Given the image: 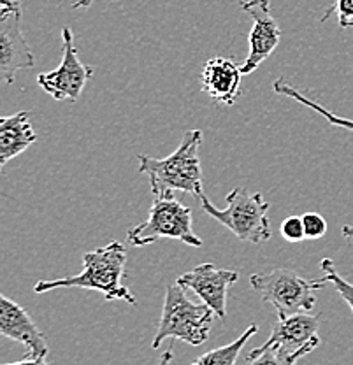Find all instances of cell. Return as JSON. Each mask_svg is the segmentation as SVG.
<instances>
[{"instance_id": "cell-25", "label": "cell", "mask_w": 353, "mask_h": 365, "mask_svg": "<svg viewBox=\"0 0 353 365\" xmlns=\"http://www.w3.org/2000/svg\"><path fill=\"white\" fill-rule=\"evenodd\" d=\"M174 349L169 348L167 351L164 353V355L160 356V362H158V365H170L173 364V359H174Z\"/></svg>"}, {"instance_id": "cell-4", "label": "cell", "mask_w": 353, "mask_h": 365, "mask_svg": "<svg viewBox=\"0 0 353 365\" xmlns=\"http://www.w3.org/2000/svg\"><path fill=\"white\" fill-rule=\"evenodd\" d=\"M199 200L204 212L216 220L220 225L229 228L239 241L260 245L271 239V222H269L271 204L260 192L250 193L246 188L237 186L227 195L225 209H216L204 193Z\"/></svg>"}, {"instance_id": "cell-13", "label": "cell", "mask_w": 353, "mask_h": 365, "mask_svg": "<svg viewBox=\"0 0 353 365\" xmlns=\"http://www.w3.org/2000/svg\"><path fill=\"white\" fill-rule=\"evenodd\" d=\"M241 67L225 56L208 60L203 68V91L218 104L232 106L241 95Z\"/></svg>"}, {"instance_id": "cell-17", "label": "cell", "mask_w": 353, "mask_h": 365, "mask_svg": "<svg viewBox=\"0 0 353 365\" xmlns=\"http://www.w3.org/2000/svg\"><path fill=\"white\" fill-rule=\"evenodd\" d=\"M307 351H288L283 346L264 342L253 349L246 359V365H295Z\"/></svg>"}, {"instance_id": "cell-10", "label": "cell", "mask_w": 353, "mask_h": 365, "mask_svg": "<svg viewBox=\"0 0 353 365\" xmlns=\"http://www.w3.org/2000/svg\"><path fill=\"white\" fill-rule=\"evenodd\" d=\"M36 66V58L21 34V14L0 16V76L6 85H13L16 74Z\"/></svg>"}, {"instance_id": "cell-9", "label": "cell", "mask_w": 353, "mask_h": 365, "mask_svg": "<svg viewBox=\"0 0 353 365\" xmlns=\"http://www.w3.org/2000/svg\"><path fill=\"white\" fill-rule=\"evenodd\" d=\"M235 281H239V272L230 269H216L213 264H200L187 274H181L176 279L181 287L195 292L204 304L215 311L220 319L227 318V294Z\"/></svg>"}, {"instance_id": "cell-20", "label": "cell", "mask_w": 353, "mask_h": 365, "mask_svg": "<svg viewBox=\"0 0 353 365\" xmlns=\"http://www.w3.org/2000/svg\"><path fill=\"white\" fill-rule=\"evenodd\" d=\"M282 235L288 242H301L306 239L305 223H302V216H288L282 223L280 228Z\"/></svg>"}, {"instance_id": "cell-3", "label": "cell", "mask_w": 353, "mask_h": 365, "mask_svg": "<svg viewBox=\"0 0 353 365\" xmlns=\"http://www.w3.org/2000/svg\"><path fill=\"white\" fill-rule=\"evenodd\" d=\"M185 290L187 288L180 283L167 287L160 323L151 342L153 349L160 348L165 339H180L192 346H200L210 337L215 311L208 304L190 300Z\"/></svg>"}, {"instance_id": "cell-14", "label": "cell", "mask_w": 353, "mask_h": 365, "mask_svg": "<svg viewBox=\"0 0 353 365\" xmlns=\"http://www.w3.org/2000/svg\"><path fill=\"white\" fill-rule=\"evenodd\" d=\"M37 140L30 123L29 113L20 111L13 116H6L0 121V167H6L9 160L20 157Z\"/></svg>"}, {"instance_id": "cell-1", "label": "cell", "mask_w": 353, "mask_h": 365, "mask_svg": "<svg viewBox=\"0 0 353 365\" xmlns=\"http://www.w3.org/2000/svg\"><path fill=\"white\" fill-rule=\"evenodd\" d=\"M125 267H127V250L121 242L113 241L104 248L86 251L83 255V271L78 276L39 281L34 287V292L41 295L56 288H85V290L101 292L106 300H125L135 306L138 299L131 288L123 284Z\"/></svg>"}, {"instance_id": "cell-21", "label": "cell", "mask_w": 353, "mask_h": 365, "mask_svg": "<svg viewBox=\"0 0 353 365\" xmlns=\"http://www.w3.org/2000/svg\"><path fill=\"white\" fill-rule=\"evenodd\" d=\"M302 223H305V232L307 239H318L325 235L327 232V222L322 215L318 212H306L302 215Z\"/></svg>"}, {"instance_id": "cell-11", "label": "cell", "mask_w": 353, "mask_h": 365, "mask_svg": "<svg viewBox=\"0 0 353 365\" xmlns=\"http://www.w3.org/2000/svg\"><path fill=\"white\" fill-rule=\"evenodd\" d=\"M0 334L4 337L21 342L29 349L26 356H34V359L48 356V344L43 332L37 329L24 307L14 300L7 299L6 295H0Z\"/></svg>"}, {"instance_id": "cell-22", "label": "cell", "mask_w": 353, "mask_h": 365, "mask_svg": "<svg viewBox=\"0 0 353 365\" xmlns=\"http://www.w3.org/2000/svg\"><path fill=\"white\" fill-rule=\"evenodd\" d=\"M21 14V4L20 0H0V16H6V14Z\"/></svg>"}, {"instance_id": "cell-8", "label": "cell", "mask_w": 353, "mask_h": 365, "mask_svg": "<svg viewBox=\"0 0 353 365\" xmlns=\"http://www.w3.org/2000/svg\"><path fill=\"white\" fill-rule=\"evenodd\" d=\"M242 11L253 20L248 36V56L241 66V72L245 76L255 72L262 62H265L275 53L282 39V29L272 16L269 0H246L242 4Z\"/></svg>"}, {"instance_id": "cell-26", "label": "cell", "mask_w": 353, "mask_h": 365, "mask_svg": "<svg viewBox=\"0 0 353 365\" xmlns=\"http://www.w3.org/2000/svg\"><path fill=\"white\" fill-rule=\"evenodd\" d=\"M341 234H343L344 239L352 241V239H353V225H344L343 228H341Z\"/></svg>"}, {"instance_id": "cell-6", "label": "cell", "mask_w": 353, "mask_h": 365, "mask_svg": "<svg viewBox=\"0 0 353 365\" xmlns=\"http://www.w3.org/2000/svg\"><path fill=\"white\" fill-rule=\"evenodd\" d=\"M127 237L135 248L160 239H176L193 248L203 246V239L193 232L192 209L174 199V195L153 199L146 222L131 228Z\"/></svg>"}, {"instance_id": "cell-23", "label": "cell", "mask_w": 353, "mask_h": 365, "mask_svg": "<svg viewBox=\"0 0 353 365\" xmlns=\"http://www.w3.org/2000/svg\"><path fill=\"white\" fill-rule=\"evenodd\" d=\"M4 365H49V364L46 362V356H41V359H34V356H26L25 360H21V362L4 364Z\"/></svg>"}, {"instance_id": "cell-5", "label": "cell", "mask_w": 353, "mask_h": 365, "mask_svg": "<svg viewBox=\"0 0 353 365\" xmlns=\"http://www.w3.org/2000/svg\"><path fill=\"white\" fill-rule=\"evenodd\" d=\"M327 277L307 279L292 269H272L269 272L252 274L250 284L271 304L278 314L311 313L317 304V292L327 284Z\"/></svg>"}, {"instance_id": "cell-15", "label": "cell", "mask_w": 353, "mask_h": 365, "mask_svg": "<svg viewBox=\"0 0 353 365\" xmlns=\"http://www.w3.org/2000/svg\"><path fill=\"white\" fill-rule=\"evenodd\" d=\"M272 90H275V93L283 95V97H288V98H294V101L299 102V104L306 106V108H309V109H313L314 113H318V114H320V116H324L330 125H334V127L347 128V130H352L353 132V120H348V118L337 116L336 113H330L329 109H325L324 106H320V104H318V102H314L313 98L306 97L305 93H301V91L295 88L294 85H290V83H288L287 79H283V78L282 79H276V81L272 83Z\"/></svg>"}, {"instance_id": "cell-24", "label": "cell", "mask_w": 353, "mask_h": 365, "mask_svg": "<svg viewBox=\"0 0 353 365\" xmlns=\"http://www.w3.org/2000/svg\"><path fill=\"white\" fill-rule=\"evenodd\" d=\"M95 2H97V0H74V2H72V9H86V7H90Z\"/></svg>"}, {"instance_id": "cell-12", "label": "cell", "mask_w": 353, "mask_h": 365, "mask_svg": "<svg viewBox=\"0 0 353 365\" xmlns=\"http://www.w3.org/2000/svg\"><path fill=\"white\" fill-rule=\"evenodd\" d=\"M320 319V314L309 313L278 314V322L272 327L271 337L265 342L283 346L288 351L311 353L320 344L318 337Z\"/></svg>"}, {"instance_id": "cell-16", "label": "cell", "mask_w": 353, "mask_h": 365, "mask_svg": "<svg viewBox=\"0 0 353 365\" xmlns=\"http://www.w3.org/2000/svg\"><path fill=\"white\" fill-rule=\"evenodd\" d=\"M259 332V327L250 325L237 339L230 342V344L222 346V348L211 349V351L204 353L199 359L193 360L192 365H235L237 364L239 355H241L242 348H245L246 342L250 341V337H253Z\"/></svg>"}, {"instance_id": "cell-2", "label": "cell", "mask_w": 353, "mask_h": 365, "mask_svg": "<svg viewBox=\"0 0 353 365\" xmlns=\"http://www.w3.org/2000/svg\"><path fill=\"white\" fill-rule=\"evenodd\" d=\"M203 132L188 130L174 153L165 158L138 155L139 173L146 174L153 199L173 195V192H187L193 197L203 195V167L199 148Z\"/></svg>"}, {"instance_id": "cell-19", "label": "cell", "mask_w": 353, "mask_h": 365, "mask_svg": "<svg viewBox=\"0 0 353 365\" xmlns=\"http://www.w3.org/2000/svg\"><path fill=\"white\" fill-rule=\"evenodd\" d=\"M334 13L337 16L339 29H350V26H353V0H334L327 13L322 16V21H327L330 14Z\"/></svg>"}, {"instance_id": "cell-18", "label": "cell", "mask_w": 353, "mask_h": 365, "mask_svg": "<svg viewBox=\"0 0 353 365\" xmlns=\"http://www.w3.org/2000/svg\"><path fill=\"white\" fill-rule=\"evenodd\" d=\"M320 269L325 272V277H327L329 283L334 284V288H336L337 294L341 295V299L350 306L353 313V284L350 281L344 279V277L336 271V265H334V262L330 260V258H324V260H320Z\"/></svg>"}, {"instance_id": "cell-7", "label": "cell", "mask_w": 353, "mask_h": 365, "mask_svg": "<svg viewBox=\"0 0 353 365\" xmlns=\"http://www.w3.org/2000/svg\"><path fill=\"white\" fill-rule=\"evenodd\" d=\"M95 67L85 66L79 60L71 26L62 29V63L55 71L37 76V85L55 101L76 102L81 97Z\"/></svg>"}]
</instances>
